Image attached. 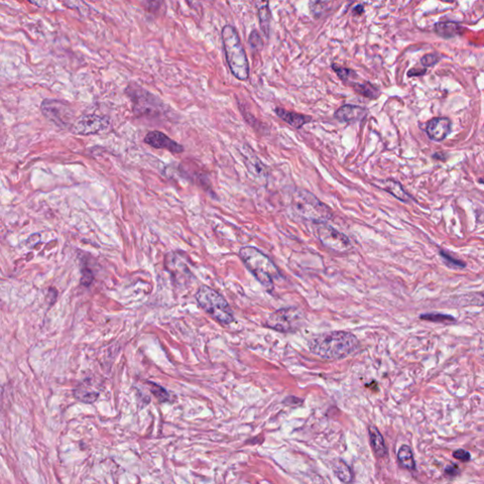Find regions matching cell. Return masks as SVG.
<instances>
[{
	"label": "cell",
	"mask_w": 484,
	"mask_h": 484,
	"mask_svg": "<svg viewBox=\"0 0 484 484\" xmlns=\"http://www.w3.org/2000/svg\"><path fill=\"white\" fill-rule=\"evenodd\" d=\"M309 351L324 360H339L354 355L360 342L354 334L346 331H332L309 339Z\"/></svg>",
	"instance_id": "obj_1"
},
{
	"label": "cell",
	"mask_w": 484,
	"mask_h": 484,
	"mask_svg": "<svg viewBox=\"0 0 484 484\" xmlns=\"http://www.w3.org/2000/svg\"><path fill=\"white\" fill-rule=\"evenodd\" d=\"M238 255L250 272L268 292L274 289V279L280 277L277 267L258 249L245 246L239 250Z\"/></svg>",
	"instance_id": "obj_2"
},
{
	"label": "cell",
	"mask_w": 484,
	"mask_h": 484,
	"mask_svg": "<svg viewBox=\"0 0 484 484\" xmlns=\"http://www.w3.org/2000/svg\"><path fill=\"white\" fill-rule=\"evenodd\" d=\"M221 38L231 72L239 81L248 80L250 73L248 59L236 29L231 25H226L221 30Z\"/></svg>",
	"instance_id": "obj_3"
},
{
	"label": "cell",
	"mask_w": 484,
	"mask_h": 484,
	"mask_svg": "<svg viewBox=\"0 0 484 484\" xmlns=\"http://www.w3.org/2000/svg\"><path fill=\"white\" fill-rule=\"evenodd\" d=\"M291 207L302 218L322 224L333 218L330 207L305 189H297L291 194Z\"/></svg>",
	"instance_id": "obj_4"
},
{
	"label": "cell",
	"mask_w": 484,
	"mask_h": 484,
	"mask_svg": "<svg viewBox=\"0 0 484 484\" xmlns=\"http://www.w3.org/2000/svg\"><path fill=\"white\" fill-rule=\"evenodd\" d=\"M195 298L200 307L220 325H229L234 322V313L228 302L215 289L208 286H201Z\"/></svg>",
	"instance_id": "obj_5"
},
{
	"label": "cell",
	"mask_w": 484,
	"mask_h": 484,
	"mask_svg": "<svg viewBox=\"0 0 484 484\" xmlns=\"http://www.w3.org/2000/svg\"><path fill=\"white\" fill-rule=\"evenodd\" d=\"M126 93L133 102L134 113L137 118L159 117L165 112L166 107L160 99L137 83H131L126 89Z\"/></svg>",
	"instance_id": "obj_6"
},
{
	"label": "cell",
	"mask_w": 484,
	"mask_h": 484,
	"mask_svg": "<svg viewBox=\"0 0 484 484\" xmlns=\"http://www.w3.org/2000/svg\"><path fill=\"white\" fill-rule=\"evenodd\" d=\"M305 315L297 307H286L272 313L267 320L266 326L280 333H292L300 329Z\"/></svg>",
	"instance_id": "obj_7"
},
{
	"label": "cell",
	"mask_w": 484,
	"mask_h": 484,
	"mask_svg": "<svg viewBox=\"0 0 484 484\" xmlns=\"http://www.w3.org/2000/svg\"><path fill=\"white\" fill-rule=\"evenodd\" d=\"M41 111L47 119L61 128L72 127L74 123L72 122L73 113L68 104L64 101L47 99L42 102Z\"/></svg>",
	"instance_id": "obj_8"
},
{
	"label": "cell",
	"mask_w": 484,
	"mask_h": 484,
	"mask_svg": "<svg viewBox=\"0 0 484 484\" xmlns=\"http://www.w3.org/2000/svg\"><path fill=\"white\" fill-rule=\"evenodd\" d=\"M316 235L324 246L335 252L343 253L351 248V241L348 236L326 222L318 224L316 227Z\"/></svg>",
	"instance_id": "obj_9"
},
{
	"label": "cell",
	"mask_w": 484,
	"mask_h": 484,
	"mask_svg": "<svg viewBox=\"0 0 484 484\" xmlns=\"http://www.w3.org/2000/svg\"><path fill=\"white\" fill-rule=\"evenodd\" d=\"M110 125L109 118L98 114H86L77 118L71 127L78 136H93L106 131Z\"/></svg>",
	"instance_id": "obj_10"
},
{
	"label": "cell",
	"mask_w": 484,
	"mask_h": 484,
	"mask_svg": "<svg viewBox=\"0 0 484 484\" xmlns=\"http://www.w3.org/2000/svg\"><path fill=\"white\" fill-rule=\"evenodd\" d=\"M144 143L154 148L165 150L174 154H182L183 146L159 131H152L144 137Z\"/></svg>",
	"instance_id": "obj_11"
},
{
	"label": "cell",
	"mask_w": 484,
	"mask_h": 484,
	"mask_svg": "<svg viewBox=\"0 0 484 484\" xmlns=\"http://www.w3.org/2000/svg\"><path fill=\"white\" fill-rule=\"evenodd\" d=\"M426 134L434 141H443L451 131V122L449 118H435L426 125Z\"/></svg>",
	"instance_id": "obj_12"
},
{
	"label": "cell",
	"mask_w": 484,
	"mask_h": 484,
	"mask_svg": "<svg viewBox=\"0 0 484 484\" xmlns=\"http://www.w3.org/2000/svg\"><path fill=\"white\" fill-rule=\"evenodd\" d=\"M366 109H364L363 107L346 104V105L340 107L337 110L335 113V118L341 122L349 123V122L361 120L366 117Z\"/></svg>",
	"instance_id": "obj_13"
},
{
	"label": "cell",
	"mask_w": 484,
	"mask_h": 484,
	"mask_svg": "<svg viewBox=\"0 0 484 484\" xmlns=\"http://www.w3.org/2000/svg\"><path fill=\"white\" fill-rule=\"evenodd\" d=\"M242 156L244 157V162L245 165L248 170V172L255 177V179L262 180L266 179L267 176V172H266L265 165L262 164V162L258 159V157L253 154V152L249 148V147H244V152L242 153Z\"/></svg>",
	"instance_id": "obj_14"
},
{
	"label": "cell",
	"mask_w": 484,
	"mask_h": 484,
	"mask_svg": "<svg viewBox=\"0 0 484 484\" xmlns=\"http://www.w3.org/2000/svg\"><path fill=\"white\" fill-rule=\"evenodd\" d=\"M368 433L370 439V444L373 451L378 458H384L388 454V449L384 441L383 436L380 431L375 425L368 426Z\"/></svg>",
	"instance_id": "obj_15"
},
{
	"label": "cell",
	"mask_w": 484,
	"mask_h": 484,
	"mask_svg": "<svg viewBox=\"0 0 484 484\" xmlns=\"http://www.w3.org/2000/svg\"><path fill=\"white\" fill-rule=\"evenodd\" d=\"M275 113L279 118L283 119L288 124L294 127L296 129H300L305 124L310 122L312 120L311 117L305 116L302 114L295 112H289L282 108H276Z\"/></svg>",
	"instance_id": "obj_16"
},
{
	"label": "cell",
	"mask_w": 484,
	"mask_h": 484,
	"mask_svg": "<svg viewBox=\"0 0 484 484\" xmlns=\"http://www.w3.org/2000/svg\"><path fill=\"white\" fill-rule=\"evenodd\" d=\"M254 4L257 9L259 18L260 28L264 35L268 38L270 36V22L271 12L269 8V0H254Z\"/></svg>",
	"instance_id": "obj_17"
},
{
	"label": "cell",
	"mask_w": 484,
	"mask_h": 484,
	"mask_svg": "<svg viewBox=\"0 0 484 484\" xmlns=\"http://www.w3.org/2000/svg\"><path fill=\"white\" fill-rule=\"evenodd\" d=\"M377 187H379L380 189L389 192L390 194L395 196L396 199H398L401 201L406 202V201H409V199H411V197L407 195V192L403 189L401 183L394 181V180L388 179V180L380 181V182L377 183Z\"/></svg>",
	"instance_id": "obj_18"
},
{
	"label": "cell",
	"mask_w": 484,
	"mask_h": 484,
	"mask_svg": "<svg viewBox=\"0 0 484 484\" xmlns=\"http://www.w3.org/2000/svg\"><path fill=\"white\" fill-rule=\"evenodd\" d=\"M434 30L438 35L443 37L444 39H449L461 34L462 30L464 29L460 24L456 22H440L435 25Z\"/></svg>",
	"instance_id": "obj_19"
},
{
	"label": "cell",
	"mask_w": 484,
	"mask_h": 484,
	"mask_svg": "<svg viewBox=\"0 0 484 484\" xmlns=\"http://www.w3.org/2000/svg\"><path fill=\"white\" fill-rule=\"evenodd\" d=\"M333 472L340 481L343 483H350L353 480V473L351 467L345 461L339 459L333 462L332 464Z\"/></svg>",
	"instance_id": "obj_20"
},
{
	"label": "cell",
	"mask_w": 484,
	"mask_h": 484,
	"mask_svg": "<svg viewBox=\"0 0 484 484\" xmlns=\"http://www.w3.org/2000/svg\"><path fill=\"white\" fill-rule=\"evenodd\" d=\"M397 460L399 464L403 468H406L407 470L414 471L415 470V461H414V453L412 451V449L407 445L404 444L398 450L397 452Z\"/></svg>",
	"instance_id": "obj_21"
},
{
	"label": "cell",
	"mask_w": 484,
	"mask_h": 484,
	"mask_svg": "<svg viewBox=\"0 0 484 484\" xmlns=\"http://www.w3.org/2000/svg\"><path fill=\"white\" fill-rule=\"evenodd\" d=\"M351 86L353 87L356 93L371 100H376L380 96L379 90L369 82L363 83H351Z\"/></svg>",
	"instance_id": "obj_22"
},
{
	"label": "cell",
	"mask_w": 484,
	"mask_h": 484,
	"mask_svg": "<svg viewBox=\"0 0 484 484\" xmlns=\"http://www.w3.org/2000/svg\"><path fill=\"white\" fill-rule=\"evenodd\" d=\"M420 318L425 321L434 322V323H453L456 320L450 315H445L442 313H426L422 314Z\"/></svg>",
	"instance_id": "obj_23"
},
{
	"label": "cell",
	"mask_w": 484,
	"mask_h": 484,
	"mask_svg": "<svg viewBox=\"0 0 484 484\" xmlns=\"http://www.w3.org/2000/svg\"><path fill=\"white\" fill-rule=\"evenodd\" d=\"M440 255H441L442 259L443 260L444 264L449 268H451V269H463L467 266L464 262H462L461 260L456 259L452 255L448 254L446 252H444L443 250L440 251Z\"/></svg>",
	"instance_id": "obj_24"
},
{
	"label": "cell",
	"mask_w": 484,
	"mask_h": 484,
	"mask_svg": "<svg viewBox=\"0 0 484 484\" xmlns=\"http://www.w3.org/2000/svg\"><path fill=\"white\" fill-rule=\"evenodd\" d=\"M332 68H333V70L336 72L338 77L340 78L343 83H348L352 78L357 76V74L355 73L354 71L348 69V68H345V67H342V66L336 65V64L332 65Z\"/></svg>",
	"instance_id": "obj_25"
},
{
	"label": "cell",
	"mask_w": 484,
	"mask_h": 484,
	"mask_svg": "<svg viewBox=\"0 0 484 484\" xmlns=\"http://www.w3.org/2000/svg\"><path fill=\"white\" fill-rule=\"evenodd\" d=\"M148 384H150V389L152 390V393L154 394L155 397L160 402H166L169 400L170 396H169L167 392L163 387H161L159 385L154 383V382H148Z\"/></svg>",
	"instance_id": "obj_26"
},
{
	"label": "cell",
	"mask_w": 484,
	"mask_h": 484,
	"mask_svg": "<svg viewBox=\"0 0 484 484\" xmlns=\"http://www.w3.org/2000/svg\"><path fill=\"white\" fill-rule=\"evenodd\" d=\"M75 396L77 399L81 400L84 403H93L97 400L98 398V393H90V392H85V390H76Z\"/></svg>",
	"instance_id": "obj_27"
},
{
	"label": "cell",
	"mask_w": 484,
	"mask_h": 484,
	"mask_svg": "<svg viewBox=\"0 0 484 484\" xmlns=\"http://www.w3.org/2000/svg\"><path fill=\"white\" fill-rule=\"evenodd\" d=\"M249 44L251 47L255 50H260L263 47V41L257 30H254L251 32V34L249 36Z\"/></svg>",
	"instance_id": "obj_28"
},
{
	"label": "cell",
	"mask_w": 484,
	"mask_h": 484,
	"mask_svg": "<svg viewBox=\"0 0 484 484\" xmlns=\"http://www.w3.org/2000/svg\"><path fill=\"white\" fill-rule=\"evenodd\" d=\"M439 59L440 58L436 54H426L421 59V64L425 67H430V66L436 65L439 62Z\"/></svg>",
	"instance_id": "obj_29"
},
{
	"label": "cell",
	"mask_w": 484,
	"mask_h": 484,
	"mask_svg": "<svg viewBox=\"0 0 484 484\" xmlns=\"http://www.w3.org/2000/svg\"><path fill=\"white\" fill-rule=\"evenodd\" d=\"M93 280H94V275L92 271L89 270L88 268H84L82 272V281H81L82 284L85 287H88L92 284Z\"/></svg>",
	"instance_id": "obj_30"
},
{
	"label": "cell",
	"mask_w": 484,
	"mask_h": 484,
	"mask_svg": "<svg viewBox=\"0 0 484 484\" xmlns=\"http://www.w3.org/2000/svg\"><path fill=\"white\" fill-rule=\"evenodd\" d=\"M148 12L155 13L160 9L163 0H144Z\"/></svg>",
	"instance_id": "obj_31"
},
{
	"label": "cell",
	"mask_w": 484,
	"mask_h": 484,
	"mask_svg": "<svg viewBox=\"0 0 484 484\" xmlns=\"http://www.w3.org/2000/svg\"><path fill=\"white\" fill-rule=\"evenodd\" d=\"M453 457H454L455 459H457V460H459V461H464V462L470 461V459H471L470 454H469L467 451H466V450H463V449H458V450H456L454 453H453Z\"/></svg>",
	"instance_id": "obj_32"
},
{
	"label": "cell",
	"mask_w": 484,
	"mask_h": 484,
	"mask_svg": "<svg viewBox=\"0 0 484 484\" xmlns=\"http://www.w3.org/2000/svg\"><path fill=\"white\" fill-rule=\"evenodd\" d=\"M426 73V68H412L411 70L407 72L408 77H418V76H423Z\"/></svg>",
	"instance_id": "obj_33"
},
{
	"label": "cell",
	"mask_w": 484,
	"mask_h": 484,
	"mask_svg": "<svg viewBox=\"0 0 484 484\" xmlns=\"http://www.w3.org/2000/svg\"><path fill=\"white\" fill-rule=\"evenodd\" d=\"M444 472L449 476H456L457 474H459V468L456 466H451V467H446Z\"/></svg>",
	"instance_id": "obj_34"
},
{
	"label": "cell",
	"mask_w": 484,
	"mask_h": 484,
	"mask_svg": "<svg viewBox=\"0 0 484 484\" xmlns=\"http://www.w3.org/2000/svg\"><path fill=\"white\" fill-rule=\"evenodd\" d=\"M32 5L39 8H46L47 6V0H28Z\"/></svg>",
	"instance_id": "obj_35"
},
{
	"label": "cell",
	"mask_w": 484,
	"mask_h": 484,
	"mask_svg": "<svg viewBox=\"0 0 484 484\" xmlns=\"http://www.w3.org/2000/svg\"><path fill=\"white\" fill-rule=\"evenodd\" d=\"M363 12H364V8L362 5H358V6L355 7L354 10H353V13L356 15H360Z\"/></svg>",
	"instance_id": "obj_36"
},
{
	"label": "cell",
	"mask_w": 484,
	"mask_h": 484,
	"mask_svg": "<svg viewBox=\"0 0 484 484\" xmlns=\"http://www.w3.org/2000/svg\"><path fill=\"white\" fill-rule=\"evenodd\" d=\"M442 1H443V2H449V3L454 2V0H442Z\"/></svg>",
	"instance_id": "obj_37"
},
{
	"label": "cell",
	"mask_w": 484,
	"mask_h": 484,
	"mask_svg": "<svg viewBox=\"0 0 484 484\" xmlns=\"http://www.w3.org/2000/svg\"><path fill=\"white\" fill-rule=\"evenodd\" d=\"M483 297H484V294H483Z\"/></svg>",
	"instance_id": "obj_38"
}]
</instances>
